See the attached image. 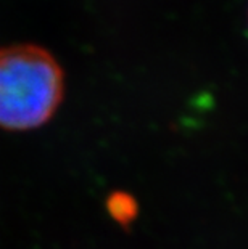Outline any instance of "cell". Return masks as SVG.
Masks as SVG:
<instances>
[{"mask_svg": "<svg viewBox=\"0 0 248 249\" xmlns=\"http://www.w3.org/2000/svg\"><path fill=\"white\" fill-rule=\"evenodd\" d=\"M65 97L60 63L38 44L0 47V129L34 130L54 118Z\"/></svg>", "mask_w": 248, "mask_h": 249, "instance_id": "6da1fadb", "label": "cell"}, {"mask_svg": "<svg viewBox=\"0 0 248 249\" xmlns=\"http://www.w3.org/2000/svg\"><path fill=\"white\" fill-rule=\"evenodd\" d=\"M107 209L110 215L121 225H129L133 222L137 213H139V206L137 201L129 193L124 192H114L108 196L107 199Z\"/></svg>", "mask_w": 248, "mask_h": 249, "instance_id": "7a4b0ae2", "label": "cell"}]
</instances>
